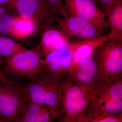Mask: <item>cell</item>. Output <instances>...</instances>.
Here are the masks:
<instances>
[{
	"label": "cell",
	"instance_id": "cell-1",
	"mask_svg": "<svg viewBox=\"0 0 122 122\" xmlns=\"http://www.w3.org/2000/svg\"><path fill=\"white\" fill-rule=\"evenodd\" d=\"M68 80L67 74L48 71L38 75L28 83L20 85L27 102L59 107L63 88Z\"/></svg>",
	"mask_w": 122,
	"mask_h": 122
},
{
	"label": "cell",
	"instance_id": "cell-2",
	"mask_svg": "<svg viewBox=\"0 0 122 122\" xmlns=\"http://www.w3.org/2000/svg\"><path fill=\"white\" fill-rule=\"evenodd\" d=\"M42 56L39 44L6 58L3 72L16 77H25L31 79L40 74L49 71L44 65Z\"/></svg>",
	"mask_w": 122,
	"mask_h": 122
},
{
	"label": "cell",
	"instance_id": "cell-3",
	"mask_svg": "<svg viewBox=\"0 0 122 122\" xmlns=\"http://www.w3.org/2000/svg\"><path fill=\"white\" fill-rule=\"evenodd\" d=\"M94 52L98 70L95 91L110 77L122 75V38L107 41Z\"/></svg>",
	"mask_w": 122,
	"mask_h": 122
},
{
	"label": "cell",
	"instance_id": "cell-4",
	"mask_svg": "<svg viewBox=\"0 0 122 122\" xmlns=\"http://www.w3.org/2000/svg\"><path fill=\"white\" fill-rule=\"evenodd\" d=\"M94 91L75 84L68 80L61 98V109L64 116L61 121L76 122L81 117L93 97Z\"/></svg>",
	"mask_w": 122,
	"mask_h": 122
},
{
	"label": "cell",
	"instance_id": "cell-5",
	"mask_svg": "<svg viewBox=\"0 0 122 122\" xmlns=\"http://www.w3.org/2000/svg\"><path fill=\"white\" fill-rule=\"evenodd\" d=\"M26 103L20 85L9 79L0 81V115L5 122H16Z\"/></svg>",
	"mask_w": 122,
	"mask_h": 122
},
{
	"label": "cell",
	"instance_id": "cell-6",
	"mask_svg": "<svg viewBox=\"0 0 122 122\" xmlns=\"http://www.w3.org/2000/svg\"><path fill=\"white\" fill-rule=\"evenodd\" d=\"M9 4L18 16L29 19L41 28L58 17L46 0H10Z\"/></svg>",
	"mask_w": 122,
	"mask_h": 122
},
{
	"label": "cell",
	"instance_id": "cell-7",
	"mask_svg": "<svg viewBox=\"0 0 122 122\" xmlns=\"http://www.w3.org/2000/svg\"><path fill=\"white\" fill-rule=\"evenodd\" d=\"M55 21L58 24L61 30L68 38L70 42L93 38L105 35L103 30L86 19L78 17H68Z\"/></svg>",
	"mask_w": 122,
	"mask_h": 122
},
{
	"label": "cell",
	"instance_id": "cell-8",
	"mask_svg": "<svg viewBox=\"0 0 122 122\" xmlns=\"http://www.w3.org/2000/svg\"><path fill=\"white\" fill-rule=\"evenodd\" d=\"M64 9L68 17H78L89 20L102 29L107 26L106 15L96 0H64Z\"/></svg>",
	"mask_w": 122,
	"mask_h": 122
},
{
	"label": "cell",
	"instance_id": "cell-9",
	"mask_svg": "<svg viewBox=\"0 0 122 122\" xmlns=\"http://www.w3.org/2000/svg\"><path fill=\"white\" fill-rule=\"evenodd\" d=\"M68 79L75 84L94 92L98 81V70L94 53L70 66Z\"/></svg>",
	"mask_w": 122,
	"mask_h": 122
},
{
	"label": "cell",
	"instance_id": "cell-10",
	"mask_svg": "<svg viewBox=\"0 0 122 122\" xmlns=\"http://www.w3.org/2000/svg\"><path fill=\"white\" fill-rule=\"evenodd\" d=\"M64 113L59 107L28 102L16 122H49L61 119Z\"/></svg>",
	"mask_w": 122,
	"mask_h": 122
},
{
	"label": "cell",
	"instance_id": "cell-11",
	"mask_svg": "<svg viewBox=\"0 0 122 122\" xmlns=\"http://www.w3.org/2000/svg\"><path fill=\"white\" fill-rule=\"evenodd\" d=\"M47 24L41 28V48L42 56L48 55L59 48L68 46L69 40L61 30Z\"/></svg>",
	"mask_w": 122,
	"mask_h": 122
},
{
	"label": "cell",
	"instance_id": "cell-12",
	"mask_svg": "<svg viewBox=\"0 0 122 122\" xmlns=\"http://www.w3.org/2000/svg\"><path fill=\"white\" fill-rule=\"evenodd\" d=\"M107 35L70 42L68 48L72 57L71 66L89 57L93 54L98 47L107 41Z\"/></svg>",
	"mask_w": 122,
	"mask_h": 122
},
{
	"label": "cell",
	"instance_id": "cell-13",
	"mask_svg": "<svg viewBox=\"0 0 122 122\" xmlns=\"http://www.w3.org/2000/svg\"><path fill=\"white\" fill-rule=\"evenodd\" d=\"M45 57L43 62L50 72L68 74L72 60L68 46L55 51Z\"/></svg>",
	"mask_w": 122,
	"mask_h": 122
},
{
	"label": "cell",
	"instance_id": "cell-14",
	"mask_svg": "<svg viewBox=\"0 0 122 122\" xmlns=\"http://www.w3.org/2000/svg\"><path fill=\"white\" fill-rule=\"evenodd\" d=\"M107 17V26L110 29L107 35V41L122 38V0L103 10Z\"/></svg>",
	"mask_w": 122,
	"mask_h": 122
},
{
	"label": "cell",
	"instance_id": "cell-15",
	"mask_svg": "<svg viewBox=\"0 0 122 122\" xmlns=\"http://www.w3.org/2000/svg\"><path fill=\"white\" fill-rule=\"evenodd\" d=\"M122 112V99L102 100L95 98L93 96L82 117L86 115L117 114Z\"/></svg>",
	"mask_w": 122,
	"mask_h": 122
},
{
	"label": "cell",
	"instance_id": "cell-16",
	"mask_svg": "<svg viewBox=\"0 0 122 122\" xmlns=\"http://www.w3.org/2000/svg\"><path fill=\"white\" fill-rule=\"evenodd\" d=\"M95 97L100 100L122 99V75L109 78L94 92Z\"/></svg>",
	"mask_w": 122,
	"mask_h": 122
},
{
	"label": "cell",
	"instance_id": "cell-17",
	"mask_svg": "<svg viewBox=\"0 0 122 122\" xmlns=\"http://www.w3.org/2000/svg\"><path fill=\"white\" fill-rule=\"evenodd\" d=\"M36 28L34 22L22 17H16L13 29V37L22 39L33 33Z\"/></svg>",
	"mask_w": 122,
	"mask_h": 122
},
{
	"label": "cell",
	"instance_id": "cell-18",
	"mask_svg": "<svg viewBox=\"0 0 122 122\" xmlns=\"http://www.w3.org/2000/svg\"><path fill=\"white\" fill-rule=\"evenodd\" d=\"M26 49L6 36L0 35V55L6 58Z\"/></svg>",
	"mask_w": 122,
	"mask_h": 122
},
{
	"label": "cell",
	"instance_id": "cell-19",
	"mask_svg": "<svg viewBox=\"0 0 122 122\" xmlns=\"http://www.w3.org/2000/svg\"><path fill=\"white\" fill-rule=\"evenodd\" d=\"M122 113L116 114H102L83 116L76 122H122Z\"/></svg>",
	"mask_w": 122,
	"mask_h": 122
},
{
	"label": "cell",
	"instance_id": "cell-20",
	"mask_svg": "<svg viewBox=\"0 0 122 122\" xmlns=\"http://www.w3.org/2000/svg\"><path fill=\"white\" fill-rule=\"evenodd\" d=\"M7 11L0 17V35L13 37V29L16 16Z\"/></svg>",
	"mask_w": 122,
	"mask_h": 122
},
{
	"label": "cell",
	"instance_id": "cell-21",
	"mask_svg": "<svg viewBox=\"0 0 122 122\" xmlns=\"http://www.w3.org/2000/svg\"><path fill=\"white\" fill-rule=\"evenodd\" d=\"M55 11L66 18L68 17L64 9L63 0H46Z\"/></svg>",
	"mask_w": 122,
	"mask_h": 122
},
{
	"label": "cell",
	"instance_id": "cell-22",
	"mask_svg": "<svg viewBox=\"0 0 122 122\" xmlns=\"http://www.w3.org/2000/svg\"><path fill=\"white\" fill-rule=\"evenodd\" d=\"M100 3L102 9L115 3L117 0H97Z\"/></svg>",
	"mask_w": 122,
	"mask_h": 122
},
{
	"label": "cell",
	"instance_id": "cell-23",
	"mask_svg": "<svg viewBox=\"0 0 122 122\" xmlns=\"http://www.w3.org/2000/svg\"><path fill=\"white\" fill-rule=\"evenodd\" d=\"M10 8L9 3L0 5V17L5 12L8 11L9 9Z\"/></svg>",
	"mask_w": 122,
	"mask_h": 122
},
{
	"label": "cell",
	"instance_id": "cell-24",
	"mask_svg": "<svg viewBox=\"0 0 122 122\" xmlns=\"http://www.w3.org/2000/svg\"><path fill=\"white\" fill-rule=\"evenodd\" d=\"M8 79L6 78L4 75V72L0 69V81H5L8 80Z\"/></svg>",
	"mask_w": 122,
	"mask_h": 122
},
{
	"label": "cell",
	"instance_id": "cell-25",
	"mask_svg": "<svg viewBox=\"0 0 122 122\" xmlns=\"http://www.w3.org/2000/svg\"><path fill=\"white\" fill-rule=\"evenodd\" d=\"M10 1V0H0V5L8 4Z\"/></svg>",
	"mask_w": 122,
	"mask_h": 122
},
{
	"label": "cell",
	"instance_id": "cell-26",
	"mask_svg": "<svg viewBox=\"0 0 122 122\" xmlns=\"http://www.w3.org/2000/svg\"><path fill=\"white\" fill-rule=\"evenodd\" d=\"M5 61L4 59H2L0 57V66L2 65V64L5 63Z\"/></svg>",
	"mask_w": 122,
	"mask_h": 122
},
{
	"label": "cell",
	"instance_id": "cell-27",
	"mask_svg": "<svg viewBox=\"0 0 122 122\" xmlns=\"http://www.w3.org/2000/svg\"><path fill=\"white\" fill-rule=\"evenodd\" d=\"M5 122L4 120L3 119L2 116L0 115V122Z\"/></svg>",
	"mask_w": 122,
	"mask_h": 122
},
{
	"label": "cell",
	"instance_id": "cell-28",
	"mask_svg": "<svg viewBox=\"0 0 122 122\" xmlns=\"http://www.w3.org/2000/svg\"></svg>",
	"mask_w": 122,
	"mask_h": 122
}]
</instances>
